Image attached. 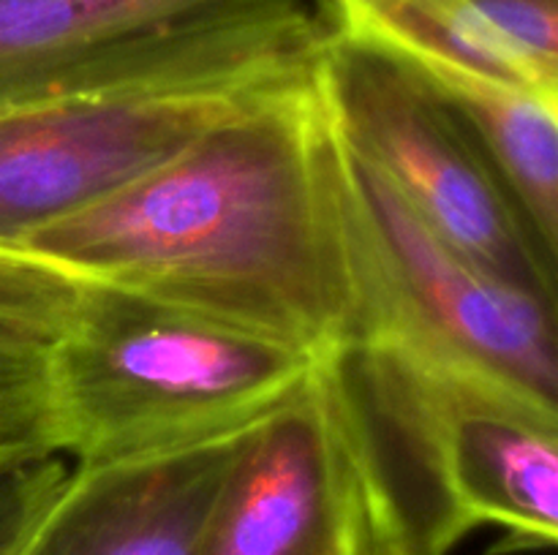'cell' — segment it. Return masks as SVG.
I'll return each instance as SVG.
<instances>
[{"instance_id": "obj_1", "label": "cell", "mask_w": 558, "mask_h": 555, "mask_svg": "<svg viewBox=\"0 0 558 555\" xmlns=\"http://www.w3.org/2000/svg\"><path fill=\"white\" fill-rule=\"evenodd\" d=\"M14 250L330 357L352 335L354 267L316 71Z\"/></svg>"}, {"instance_id": "obj_2", "label": "cell", "mask_w": 558, "mask_h": 555, "mask_svg": "<svg viewBox=\"0 0 558 555\" xmlns=\"http://www.w3.org/2000/svg\"><path fill=\"white\" fill-rule=\"evenodd\" d=\"M381 536L450 555L477 528L505 553L558 542V411L387 335L322 359Z\"/></svg>"}, {"instance_id": "obj_3", "label": "cell", "mask_w": 558, "mask_h": 555, "mask_svg": "<svg viewBox=\"0 0 558 555\" xmlns=\"http://www.w3.org/2000/svg\"><path fill=\"white\" fill-rule=\"evenodd\" d=\"M319 362L232 321L80 281L49 343L58 452L93 468L210 444L276 411Z\"/></svg>"}, {"instance_id": "obj_4", "label": "cell", "mask_w": 558, "mask_h": 555, "mask_svg": "<svg viewBox=\"0 0 558 555\" xmlns=\"http://www.w3.org/2000/svg\"><path fill=\"white\" fill-rule=\"evenodd\" d=\"M325 38L308 0H0V112L300 79L316 71Z\"/></svg>"}, {"instance_id": "obj_5", "label": "cell", "mask_w": 558, "mask_h": 555, "mask_svg": "<svg viewBox=\"0 0 558 555\" xmlns=\"http://www.w3.org/2000/svg\"><path fill=\"white\" fill-rule=\"evenodd\" d=\"M338 163L354 267L349 341L396 337L558 411L554 299L447 243L341 136Z\"/></svg>"}, {"instance_id": "obj_6", "label": "cell", "mask_w": 558, "mask_h": 555, "mask_svg": "<svg viewBox=\"0 0 558 555\" xmlns=\"http://www.w3.org/2000/svg\"><path fill=\"white\" fill-rule=\"evenodd\" d=\"M316 85L336 134L436 234L505 281L556 303V264L472 136L401 60L327 25Z\"/></svg>"}, {"instance_id": "obj_7", "label": "cell", "mask_w": 558, "mask_h": 555, "mask_svg": "<svg viewBox=\"0 0 558 555\" xmlns=\"http://www.w3.org/2000/svg\"><path fill=\"white\" fill-rule=\"evenodd\" d=\"M287 82L145 87L5 109L0 248H20L47 226L101 205L251 98Z\"/></svg>"}, {"instance_id": "obj_8", "label": "cell", "mask_w": 558, "mask_h": 555, "mask_svg": "<svg viewBox=\"0 0 558 555\" xmlns=\"http://www.w3.org/2000/svg\"><path fill=\"white\" fill-rule=\"evenodd\" d=\"M381 528L325 368L245 435L202 555H376Z\"/></svg>"}, {"instance_id": "obj_9", "label": "cell", "mask_w": 558, "mask_h": 555, "mask_svg": "<svg viewBox=\"0 0 558 555\" xmlns=\"http://www.w3.org/2000/svg\"><path fill=\"white\" fill-rule=\"evenodd\" d=\"M248 430L147 460L71 466L16 555H202Z\"/></svg>"}, {"instance_id": "obj_10", "label": "cell", "mask_w": 558, "mask_h": 555, "mask_svg": "<svg viewBox=\"0 0 558 555\" xmlns=\"http://www.w3.org/2000/svg\"><path fill=\"white\" fill-rule=\"evenodd\" d=\"M385 52L401 60L463 125L510 194L512 205L526 221L545 259L556 264L558 96H545L515 82L447 60L403 54L392 49Z\"/></svg>"}, {"instance_id": "obj_11", "label": "cell", "mask_w": 558, "mask_h": 555, "mask_svg": "<svg viewBox=\"0 0 558 555\" xmlns=\"http://www.w3.org/2000/svg\"><path fill=\"white\" fill-rule=\"evenodd\" d=\"M44 455H60L49 346L0 330V468Z\"/></svg>"}, {"instance_id": "obj_12", "label": "cell", "mask_w": 558, "mask_h": 555, "mask_svg": "<svg viewBox=\"0 0 558 555\" xmlns=\"http://www.w3.org/2000/svg\"><path fill=\"white\" fill-rule=\"evenodd\" d=\"M80 281L31 254L0 248V330L52 343L69 321Z\"/></svg>"}, {"instance_id": "obj_13", "label": "cell", "mask_w": 558, "mask_h": 555, "mask_svg": "<svg viewBox=\"0 0 558 555\" xmlns=\"http://www.w3.org/2000/svg\"><path fill=\"white\" fill-rule=\"evenodd\" d=\"M71 462L63 455L0 468V555H16L63 484Z\"/></svg>"}, {"instance_id": "obj_14", "label": "cell", "mask_w": 558, "mask_h": 555, "mask_svg": "<svg viewBox=\"0 0 558 555\" xmlns=\"http://www.w3.org/2000/svg\"><path fill=\"white\" fill-rule=\"evenodd\" d=\"M496 36L558 87V0H474Z\"/></svg>"}, {"instance_id": "obj_15", "label": "cell", "mask_w": 558, "mask_h": 555, "mask_svg": "<svg viewBox=\"0 0 558 555\" xmlns=\"http://www.w3.org/2000/svg\"><path fill=\"white\" fill-rule=\"evenodd\" d=\"M376 555H407V553H403V550L398 547L396 542H387V539H381V544H379V550H376Z\"/></svg>"}]
</instances>
